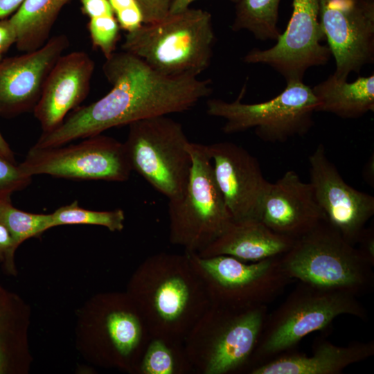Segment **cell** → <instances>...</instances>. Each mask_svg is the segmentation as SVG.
Masks as SVG:
<instances>
[{
	"mask_svg": "<svg viewBox=\"0 0 374 374\" xmlns=\"http://www.w3.org/2000/svg\"><path fill=\"white\" fill-rule=\"evenodd\" d=\"M102 69L111 90L71 111L55 130L42 133L33 147L60 146L139 120L184 112L213 91L210 79L164 75L124 51L106 58Z\"/></svg>",
	"mask_w": 374,
	"mask_h": 374,
	"instance_id": "obj_1",
	"label": "cell"
},
{
	"mask_svg": "<svg viewBox=\"0 0 374 374\" xmlns=\"http://www.w3.org/2000/svg\"><path fill=\"white\" fill-rule=\"evenodd\" d=\"M152 337L184 341L211 305L187 252H160L137 268L127 294Z\"/></svg>",
	"mask_w": 374,
	"mask_h": 374,
	"instance_id": "obj_2",
	"label": "cell"
},
{
	"mask_svg": "<svg viewBox=\"0 0 374 374\" xmlns=\"http://www.w3.org/2000/svg\"><path fill=\"white\" fill-rule=\"evenodd\" d=\"M215 40L211 14L188 8L127 33L121 48L164 75L198 77L211 64Z\"/></svg>",
	"mask_w": 374,
	"mask_h": 374,
	"instance_id": "obj_3",
	"label": "cell"
},
{
	"mask_svg": "<svg viewBox=\"0 0 374 374\" xmlns=\"http://www.w3.org/2000/svg\"><path fill=\"white\" fill-rule=\"evenodd\" d=\"M267 314V305L249 308L211 305L184 339L194 372L248 371Z\"/></svg>",
	"mask_w": 374,
	"mask_h": 374,
	"instance_id": "obj_4",
	"label": "cell"
},
{
	"mask_svg": "<svg viewBox=\"0 0 374 374\" xmlns=\"http://www.w3.org/2000/svg\"><path fill=\"white\" fill-rule=\"evenodd\" d=\"M280 260L290 278L321 290L357 296L374 287V266L326 220L296 238Z\"/></svg>",
	"mask_w": 374,
	"mask_h": 374,
	"instance_id": "obj_5",
	"label": "cell"
},
{
	"mask_svg": "<svg viewBox=\"0 0 374 374\" xmlns=\"http://www.w3.org/2000/svg\"><path fill=\"white\" fill-rule=\"evenodd\" d=\"M342 314L364 321L368 317L356 296L299 282L284 301L267 314L248 372L255 366L290 351L305 336L327 328Z\"/></svg>",
	"mask_w": 374,
	"mask_h": 374,
	"instance_id": "obj_6",
	"label": "cell"
},
{
	"mask_svg": "<svg viewBox=\"0 0 374 374\" xmlns=\"http://www.w3.org/2000/svg\"><path fill=\"white\" fill-rule=\"evenodd\" d=\"M192 159L184 195L168 202L169 240L187 253H198L232 223V216L216 182L207 145L189 143Z\"/></svg>",
	"mask_w": 374,
	"mask_h": 374,
	"instance_id": "obj_7",
	"label": "cell"
},
{
	"mask_svg": "<svg viewBox=\"0 0 374 374\" xmlns=\"http://www.w3.org/2000/svg\"><path fill=\"white\" fill-rule=\"evenodd\" d=\"M245 91L244 84L232 102L217 98L207 100L208 115L225 121L224 133L253 129L265 142L284 143L296 136L305 135L312 127L318 103L312 88L303 81H287L278 95L258 103H242Z\"/></svg>",
	"mask_w": 374,
	"mask_h": 374,
	"instance_id": "obj_8",
	"label": "cell"
},
{
	"mask_svg": "<svg viewBox=\"0 0 374 374\" xmlns=\"http://www.w3.org/2000/svg\"><path fill=\"white\" fill-rule=\"evenodd\" d=\"M124 143L132 166L168 200L181 197L192 166L181 123L159 116L130 123Z\"/></svg>",
	"mask_w": 374,
	"mask_h": 374,
	"instance_id": "obj_9",
	"label": "cell"
},
{
	"mask_svg": "<svg viewBox=\"0 0 374 374\" xmlns=\"http://www.w3.org/2000/svg\"><path fill=\"white\" fill-rule=\"evenodd\" d=\"M211 305L249 308L267 305L285 290L290 278L280 256L245 262L229 256L201 257L188 253Z\"/></svg>",
	"mask_w": 374,
	"mask_h": 374,
	"instance_id": "obj_10",
	"label": "cell"
},
{
	"mask_svg": "<svg viewBox=\"0 0 374 374\" xmlns=\"http://www.w3.org/2000/svg\"><path fill=\"white\" fill-rule=\"evenodd\" d=\"M18 166L23 175L30 177L47 175L117 182L128 180L132 171L124 143L102 134L76 143L46 148L31 147Z\"/></svg>",
	"mask_w": 374,
	"mask_h": 374,
	"instance_id": "obj_11",
	"label": "cell"
},
{
	"mask_svg": "<svg viewBox=\"0 0 374 374\" xmlns=\"http://www.w3.org/2000/svg\"><path fill=\"white\" fill-rule=\"evenodd\" d=\"M285 31L269 48H253L242 58L247 64L269 66L287 81H303L306 71L327 64L330 57L319 23V0H292Z\"/></svg>",
	"mask_w": 374,
	"mask_h": 374,
	"instance_id": "obj_12",
	"label": "cell"
},
{
	"mask_svg": "<svg viewBox=\"0 0 374 374\" xmlns=\"http://www.w3.org/2000/svg\"><path fill=\"white\" fill-rule=\"evenodd\" d=\"M319 17L336 77L347 80L374 62V0H319Z\"/></svg>",
	"mask_w": 374,
	"mask_h": 374,
	"instance_id": "obj_13",
	"label": "cell"
},
{
	"mask_svg": "<svg viewBox=\"0 0 374 374\" xmlns=\"http://www.w3.org/2000/svg\"><path fill=\"white\" fill-rule=\"evenodd\" d=\"M310 181L326 221L356 246L374 215V197L356 190L342 178L320 143L309 156Z\"/></svg>",
	"mask_w": 374,
	"mask_h": 374,
	"instance_id": "obj_14",
	"label": "cell"
},
{
	"mask_svg": "<svg viewBox=\"0 0 374 374\" xmlns=\"http://www.w3.org/2000/svg\"><path fill=\"white\" fill-rule=\"evenodd\" d=\"M214 176L235 222L258 220L269 182L256 158L232 142L207 145Z\"/></svg>",
	"mask_w": 374,
	"mask_h": 374,
	"instance_id": "obj_15",
	"label": "cell"
},
{
	"mask_svg": "<svg viewBox=\"0 0 374 374\" xmlns=\"http://www.w3.org/2000/svg\"><path fill=\"white\" fill-rule=\"evenodd\" d=\"M69 46L67 36L57 35L35 51L0 60L1 116L33 111L50 71Z\"/></svg>",
	"mask_w": 374,
	"mask_h": 374,
	"instance_id": "obj_16",
	"label": "cell"
},
{
	"mask_svg": "<svg viewBox=\"0 0 374 374\" xmlns=\"http://www.w3.org/2000/svg\"><path fill=\"white\" fill-rule=\"evenodd\" d=\"M95 62L84 51L62 54L50 71L33 109L42 133L57 127L87 98Z\"/></svg>",
	"mask_w": 374,
	"mask_h": 374,
	"instance_id": "obj_17",
	"label": "cell"
},
{
	"mask_svg": "<svg viewBox=\"0 0 374 374\" xmlns=\"http://www.w3.org/2000/svg\"><path fill=\"white\" fill-rule=\"evenodd\" d=\"M258 220L274 232L296 239L326 220L310 184L291 170L269 182Z\"/></svg>",
	"mask_w": 374,
	"mask_h": 374,
	"instance_id": "obj_18",
	"label": "cell"
},
{
	"mask_svg": "<svg viewBox=\"0 0 374 374\" xmlns=\"http://www.w3.org/2000/svg\"><path fill=\"white\" fill-rule=\"evenodd\" d=\"M105 305V356L110 362L137 372L151 336L127 294L107 298Z\"/></svg>",
	"mask_w": 374,
	"mask_h": 374,
	"instance_id": "obj_19",
	"label": "cell"
},
{
	"mask_svg": "<svg viewBox=\"0 0 374 374\" xmlns=\"http://www.w3.org/2000/svg\"><path fill=\"white\" fill-rule=\"evenodd\" d=\"M374 355V342L355 341L337 346L318 339L310 356L287 351L251 368L250 374H339L348 366Z\"/></svg>",
	"mask_w": 374,
	"mask_h": 374,
	"instance_id": "obj_20",
	"label": "cell"
},
{
	"mask_svg": "<svg viewBox=\"0 0 374 374\" xmlns=\"http://www.w3.org/2000/svg\"><path fill=\"white\" fill-rule=\"evenodd\" d=\"M294 240L274 232L258 220L233 221L220 237L196 254L201 257L225 255L254 262L284 254Z\"/></svg>",
	"mask_w": 374,
	"mask_h": 374,
	"instance_id": "obj_21",
	"label": "cell"
},
{
	"mask_svg": "<svg viewBox=\"0 0 374 374\" xmlns=\"http://www.w3.org/2000/svg\"><path fill=\"white\" fill-rule=\"evenodd\" d=\"M318 105L316 112H328L344 119L358 118L374 111V74L355 81L334 74L312 88Z\"/></svg>",
	"mask_w": 374,
	"mask_h": 374,
	"instance_id": "obj_22",
	"label": "cell"
},
{
	"mask_svg": "<svg viewBox=\"0 0 374 374\" xmlns=\"http://www.w3.org/2000/svg\"><path fill=\"white\" fill-rule=\"evenodd\" d=\"M25 305L0 284V374L23 371L26 359Z\"/></svg>",
	"mask_w": 374,
	"mask_h": 374,
	"instance_id": "obj_23",
	"label": "cell"
},
{
	"mask_svg": "<svg viewBox=\"0 0 374 374\" xmlns=\"http://www.w3.org/2000/svg\"><path fill=\"white\" fill-rule=\"evenodd\" d=\"M71 0H24L9 18L17 35L16 46L21 52L35 51L50 38L62 8Z\"/></svg>",
	"mask_w": 374,
	"mask_h": 374,
	"instance_id": "obj_24",
	"label": "cell"
},
{
	"mask_svg": "<svg viewBox=\"0 0 374 374\" xmlns=\"http://www.w3.org/2000/svg\"><path fill=\"white\" fill-rule=\"evenodd\" d=\"M280 1L239 0L235 3L231 30H246L261 41L276 40L281 34L278 28Z\"/></svg>",
	"mask_w": 374,
	"mask_h": 374,
	"instance_id": "obj_25",
	"label": "cell"
},
{
	"mask_svg": "<svg viewBox=\"0 0 374 374\" xmlns=\"http://www.w3.org/2000/svg\"><path fill=\"white\" fill-rule=\"evenodd\" d=\"M140 374H189L195 373L184 341L152 337L139 365Z\"/></svg>",
	"mask_w": 374,
	"mask_h": 374,
	"instance_id": "obj_26",
	"label": "cell"
},
{
	"mask_svg": "<svg viewBox=\"0 0 374 374\" xmlns=\"http://www.w3.org/2000/svg\"><path fill=\"white\" fill-rule=\"evenodd\" d=\"M51 217V228L66 224H91L105 226L112 232L124 228L125 213L122 209L92 211L79 206L76 200L57 208Z\"/></svg>",
	"mask_w": 374,
	"mask_h": 374,
	"instance_id": "obj_27",
	"label": "cell"
},
{
	"mask_svg": "<svg viewBox=\"0 0 374 374\" xmlns=\"http://www.w3.org/2000/svg\"><path fill=\"white\" fill-rule=\"evenodd\" d=\"M51 213L25 212L13 206L11 202L5 206L0 220L10 231L17 247L24 240L51 228Z\"/></svg>",
	"mask_w": 374,
	"mask_h": 374,
	"instance_id": "obj_28",
	"label": "cell"
},
{
	"mask_svg": "<svg viewBox=\"0 0 374 374\" xmlns=\"http://www.w3.org/2000/svg\"><path fill=\"white\" fill-rule=\"evenodd\" d=\"M88 28L93 48L108 58L115 52L120 38V27L114 14L90 17Z\"/></svg>",
	"mask_w": 374,
	"mask_h": 374,
	"instance_id": "obj_29",
	"label": "cell"
},
{
	"mask_svg": "<svg viewBox=\"0 0 374 374\" xmlns=\"http://www.w3.org/2000/svg\"><path fill=\"white\" fill-rule=\"evenodd\" d=\"M31 179L21 173L18 164L0 152V200L10 201L11 195L28 186Z\"/></svg>",
	"mask_w": 374,
	"mask_h": 374,
	"instance_id": "obj_30",
	"label": "cell"
},
{
	"mask_svg": "<svg viewBox=\"0 0 374 374\" xmlns=\"http://www.w3.org/2000/svg\"><path fill=\"white\" fill-rule=\"evenodd\" d=\"M120 28L132 32L144 24L142 11L136 0H108Z\"/></svg>",
	"mask_w": 374,
	"mask_h": 374,
	"instance_id": "obj_31",
	"label": "cell"
},
{
	"mask_svg": "<svg viewBox=\"0 0 374 374\" xmlns=\"http://www.w3.org/2000/svg\"><path fill=\"white\" fill-rule=\"evenodd\" d=\"M17 247L14 240L3 223L0 222V263L10 274H15L14 261L15 253Z\"/></svg>",
	"mask_w": 374,
	"mask_h": 374,
	"instance_id": "obj_32",
	"label": "cell"
},
{
	"mask_svg": "<svg viewBox=\"0 0 374 374\" xmlns=\"http://www.w3.org/2000/svg\"><path fill=\"white\" fill-rule=\"evenodd\" d=\"M144 18V24L152 23L169 14L173 0H136Z\"/></svg>",
	"mask_w": 374,
	"mask_h": 374,
	"instance_id": "obj_33",
	"label": "cell"
},
{
	"mask_svg": "<svg viewBox=\"0 0 374 374\" xmlns=\"http://www.w3.org/2000/svg\"><path fill=\"white\" fill-rule=\"evenodd\" d=\"M17 35L9 18L0 19V55H3L15 44Z\"/></svg>",
	"mask_w": 374,
	"mask_h": 374,
	"instance_id": "obj_34",
	"label": "cell"
},
{
	"mask_svg": "<svg viewBox=\"0 0 374 374\" xmlns=\"http://www.w3.org/2000/svg\"><path fill=\"white\" fill-rule=\"evenodd\" d=\"M82 10L89 18L114 13L108 0H80Z\"/></svg>",
	"mask_w": 374,
	"mask_h": 374,
	"instance_id": "obj_35",
	"label": "cell"
},
{
	"mask_svg": "<svg viewBox=\"0 0 374 374\" xmlns=\"http://www.w3.org/2000/svg\"><path fill=\"white\" fill-rule=\"evenodd\" d=\"M358 247L364 256L374 266V231L373 228H365L359 241Z\"/></svg>",
	"mask_w": 374,
	"mask_h": 374,
	"instance_id": "obj_36",
	"label": "cell"
},
{
	"mask_svg": "<svg viewBox=\"0 0 374 374\" xmlns=\"http://www.w3.org/2000/svg\"><path fill=\"white\" fill-rule=\"evenodd\" d=\"M24 0H0V19H6L14 13Z\"/></svg>",
	"mask_w": 374,
	"mask_h": 374,
	"instance_id": "obj_37",
	"label": "cell"
},
{
	"mask_svg": "<svg viewBox=\"0 0 374 374\" xmlns=\"http://www.w3.org/2000/svg\"><path fill=\"white\" fill-rule=\"evenodd\" d=\"M195 0H173L169 10L170 14L177 13L189 8ZM235 4L239 0H229Z\"/></svg>",
	"mask_w": 374,
	"mask_h": 374,
	"instance_id": "obj_38",
	"label": "cell"
},
{
	"mask_svg": "<svg viewBox=\"0 0 374 374\" xmlns=\"http://www.w3.org/2000/svg\"><path fill=\"white\" fill-rule=\"evenodd\" d=\"M0 152L11 161L16 163V161L15 159L14 152L11 150L9 144L4 139L1 132H0Z\"/></svg>",
	"mask_w": 374,
	"mask_h": 374,
	"instance_id": "obj_39",
	"label": "cell"
},
{
	"mask_svg": "<svg viewBox=\"0 0 374 374\" xmlns=\"http://www.w3.org/2000/svg\"><path fill=\"white\" fill-rule=\"evenodd\" d=\"M9 202H11V201L0 200V220H1V216H2V213H3V211L4 210V208L6 206V204H8Z\"/></svg>",
	"mask_w": 374,
	"mask_h": 374,
	"instance_id": "obj_40",
	"label": "cell"
},
{
	"mask_svg": "<svg viewBox=\"0 0 374 374\" xmlns=\"http://www.w3.org/2000/svg\"><path fill=\"white\" fill-rule=\"evenodd\" d=\"M3 58V55H0V60Z\"/></svg>",
	"mask_w": 374,
	"mask_h": 374,
	"instance_id": "obj_41",
	"label": "cell"
}]
</instances>
